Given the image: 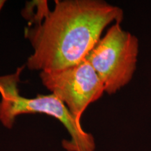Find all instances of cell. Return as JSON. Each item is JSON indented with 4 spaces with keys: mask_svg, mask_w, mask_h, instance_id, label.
<instances>
[{
    "mask_svg": "<svg viewBox=\"0 0 151 151\" xmlns=\"http://www.w3.org/2000/svg\"><path fill=\"white\" fill-rule=\"evenodd\" d=\"M50 12L48 1L34 0L26 1L21 15L28 21V27H34L42 23Z\"/></svg>",
    "mask_w": 151,
    "mask_h": 151,
    "instance_id": "cell-5",
    "label": "cell"
},
{
    "mask_svg": "<svg viewBox=\"0 0 151 151\" xmlns=\"http://www.w3.org/2000/svg\"><path fill=\"white\" fill-rule=\"evenodd\" d=\"M24 67L14 73L0 76V122L7 129L14 127L20 115L42 113L58 120L67 129L70 139L62 141L67 151H95L96 145L92 134L85 131L67 106L54 94H38L27 98L20 94L18 83Z\"/></svg>",
    "mask_w": 151,
    "mask_h": 151,
    "instance_id": "cell-2",
    "label": "cell"
},
{
    "mask_svg": "<svg viewBox=\"0 0 151 151\" xmlns=\"http://www.w3.org/2000/svg\"><path fill=\"white\" fill-rule=\"evenodd\" d=\"M39 77L43 86L80 122L88 106L99 99L105 92L103 83L86 58L65 69L41 71Z\"/></svg>",
    "mask_w": 151,
    "mask_h": 151,
    "instance_id": "cell-4",
    "label": "cell"
},
{
    "mask_svg": "<svg viewBox=\"0 0 151 151\" xmlns=\"http://www.w3.org/2000/svg\"><path fill=\"white\" fill-rule=\"evenodd\" d=\"M6 3V1L5 0H0V12H1V11L2 10L4 6Z\"/></svg>",
    "mask_w": 151,
    "mask_h": 151,
    "instance_id": "cell-6",
    "label": "cell"
},
{
    "mask_svg": "<svg viewBox=\"0 0 151 151\" xmlns=\"http://www.w3.org/2000/svg\"><path fill=\"white\" fill-rule=\"evenodd\" d=\"M138 38L114 23L86 57L101 79L108 94L116 93L129 83L138 60Z\"/></svg>",
    "mask_w": 151,
    "mask_h": 151,
    "instance_id": "cell-3",
    "label": "cell"
},
{
    "mask_svg": "<svg viewBox=\"0 0 151 151\" xmlns=\"http://www.w3.org/2000/svg\"><path fill=\"white\" fill-rule=\"evenodd\" d=\"M42 23L24 29L34 49L31 71H55L84 60L109 24L121 23L123 10L101 0H56Z\"/></svg>",
    "mask_w": 151,
    "mask_h": 151,
    "instance_id": "cell-1",
    "label": "cell"
}]
</instances>
